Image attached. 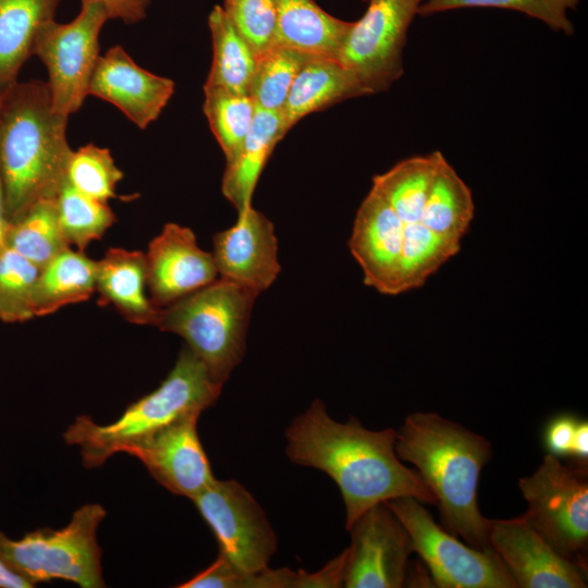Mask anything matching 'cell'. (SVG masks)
<instances>
[{
	"label": "cell",
	"mask_w": 588,
	"mask_h": 588,
	"mask_svg": "<svg viewBox=\"0 0 588 588\" xmlns=\"http://www.w3.org/2000/svg\"><path fill=\"white\" fill-rule=\"evenodd\" d=\"M222 387L185 346L159 387L130 404L118 419L99 425L88 416L76 417L63 439L79 449L86 468H96L174 421L201 414L215 404Z\"/></svg>",
	"instance_id": "cell-4"
},
{
	"label": "cell",
	"mask_w": 588,
	"mask_h": 588,
	"mask_svg": "<svg viewBox=\"0 0 588 588\" xmlns=\"http://www.w3.org/2000/svg\"><path fill=\"white\" fill-rule=\"evenodd\" d=\"M365 95L355 74L338 60L310 57L296 74L281 111L283 132L310 113Z\"/></svg>",
	"instance_id": "cell-20"
},
{
	"label": "cell",
	"mask_w": 588,
	"mask_h": 588,
	"mask_svg": "<svg viewBox=\"0 0 588 588\" xmlns=\"http://www.w3.org/2000/svg\"><path fill=\"white\" fill-rule=\"evenodd\" d=\"M580 421L581 419L571 414H561L551 418L543 431L547 453L556 457L571 458Z\"/></svg>",
	"instance_id": "cell-36"
},
{
	"label": "cell",
	"mask_w": 588,
	"mask_h": 588,
	"mask_svg": "<svg viewBox=\"0 0 588 588\" xmlns=\"http://www.w3.org/2000/svg\"><path fill=\"white\" fill-rule=\"evenodd\" d=\"M66 124L68 118L52 108L46 82H17L2 97L0 177L10 222L37 200L58 196L73 152Z\"/></svg>",
	"instance_id": "cell-3"
},
{
	"label": "cell",
	"mask_w": 588,
	"mask_h": 588,
	"mask_svg": "<svg viewBox=\"0 0 588 588\" xmlns=\"http://www.w3.org/2000/svg\"><path fill=\"white\" fill-rule=\"evenodd\" d=\"M60 1L0 0V98L19 82L40 29L54 20Z\"/></svg>",
	"instance_id": "cell-22"
},
{
	"label": "cell",
	"mask_w": 588,
	"mask_h": 588,
	"mask_svg": "<svg viewBox=\"0 0 588 588\" xmlns=\"http://www.w3.org/2000/svg\"><path fill=\"white\" fill-rule=\"evenodd\" d=\"M148 293L158 308L210 284L218 278L211 253L201 249L194 232L167 223L145 253Z\"/></svg>",
	"instance_id": "cell-16"
},
{
	"label": "cell",
	"mask_w": 588,
	"mask_h": 588,
	"mask_svg": "<svg viewBox=\"0 0 588 588\" xmlns=\"http://www.w3.org/2000/svg\"><path fill=\"white\" fill-rule=\"evenodd\" d=\"M343 587L400 588L407 577L411 536L385 502L365 511L347 530Z\"/></svg>",
	"instance_id": "cell-12"
},
{
	"label": "cell",
	"mask_w": 588,
	"mask_h": 588,
	"mask_svg": "<svg viewBox=\"0 0 588 588\" xmlns=\"http://www.w3.org/2000/svg\"><path fill=\"white\" fill-rule=\"evenodd\" d=\"M309 58L278 45L258 56L248 90L256 107L281 112L296 74Z\"/></svg>",
	"instance_id": "cell-30"
},
{
	"label": "cell",
	"mask_w": 588,
	"mask_h": 588,
	"mask_svg": "<svg viewBox=\"0 0 588 588\" xmlns=\"http://www.w3.org/2000/svg\"><path fill=\"white\" fill-rule=\"evenodd\" d=\"M221 7L257 57L275 45V0H224Z\"/></svg>",
	"instance_id": "cell-35"
},
{
	"label": "cell",
	"mask_w": 588,
	"mask_h": 588,
	"mask_svg": "<svg viewBox=\"0 0 588 588\" xmlns=\"http://www.w3.org/2000/svg\"><path fill=\"white\" fill-rule=\"evenodd\" d=\"M275 45L338 60L352 22L332 16L314 0H275Z\"/></svg>",
	"instance_id": "cell-21"
},
{
	"label": "cell",
	"mask_w": 588,
	"mask_h": 588,
	"mask_svg": "<svg viewBox=\"0 0 588 588\" xmlns=\"http://www.w3.org/2000/svg\"><path fill=\"white\" fill-rule=\"evenodd\" d=\"M39 268L7 247L0 254V320L14 323L34 318L33 292Z\"/></svg>",
	"instance_id": "cell-33"
},
{
	"label": "cell",
	"mask_w": 588,
	"mask_h": 588,
	"mask_svg": "<svg viewBox=\"0 0 588 588\" xmlns=\"http://www.w3.org/2000/svg\"><path fill=\"white\" fill-rule=\"evenodd\" d=\"M473 216L471 192L443 157L422 209L421 223L440 238L461 247Z\"/></svg>",
	"instance_id": "cell-26"
},
{
	"label": "cell",
	"mask_w": 588,
	"mask_h": 588,
	"mask_svg": "<svg viewBox=\"0 0 588 588\" xmlns=\"http://www.w3.org/2000/svg\"><path fill=\"white\" fill-rule=\"evenodd\" d=\"M96 292L98 305H113L134 324L155 326L160 308L149 297L145 253L109 248L97 261Z\"/></svg>",
	"instance_id": "cell-19"
},
{
	"label": "cell",
	"mask_w": 588,
	"mask_h": 588,
	"mask_svg": "<svg viewBox=\"0 0 588 588\" xmlns=\"http://www.w3.org/2000/svg\"><path fill=\"white\" fill-rule=\"evenodd\" d=\"M57 208L61 228L70 245L73 244L79 252L101 238L117 221L108 203L82 194L68 180L58 193Z\"/></svg>",
	"instance_id": "cell-31"
},
{
	"label": "cell",
	"mask_w": 588,
	"mask_h": 588,
	"mask_svg": "<svg viewBox=\"0 0 588 588\" xmlns=\"http://www.w3.org/2000/svg\"><path fill=\"white\" fill-rule=\"evenodd\" d=\"M7 246L39 269L70 248L60 224L57 197L37 200L20 219L10 222Z\"/></svg>",
	"instance_id": "cell-28"
},
{
	"label": "cell",
	"mask_w": 588,
	"mask_h": 588,
	"mask_svg": "<svg viewBox=\"0 0 588 588\" xmlns=\"http://www.w3.org/2000/svg\"><path fill=\"white\" fill-rule=\"evenodd\" d=\"M257 296L219 278L160 308L154 327L183 338L213 379L224 384L243 359L249 317Z\"/></svg>",
	"instance_id": "cell-5"
},
{
	"label": "cell",
	"mask_w": 588,
	"mask_h": 588,
	"mask_svg": "<svg viewBox=\"0 0 588 588\" xmlns=\"http://www.w3.org/2000/svg\"><path fill=\"white\" fill-rule=\"evenodd\" d=\"M348 247L364 272V283L387 295L402 292V222L373 188L359 206Z\"/></svg>",
	"instance_id": "cell-17"
},
{
	"label": "cell",
	"mask_w": 588,
	"mask_h": 588,
	"mask_svg": "<svg viewBox=\"0 0 588 588\" xmlns=\"http://www.w3.org/2000/svg\"><path fill=\"white\" fill-rule=\"evenodd\" d=\"M395 452L433 493L441 526L470 547L492 549L491 519L478 505L480 474L492 455L489 440L437 413L416 412L396 430Z\"/></svg>",
	"instance_id": "cell-2"
},
{
	"label": "cell",
	"mask_w": 588,
	"mask_h": 588,
	"mask_svg": "<svg viewBox=\"0 0 588 588\" xmlns=\"http://www.w3.org/2000/svg\"><path fill=\"white\" fill-rule=\"evenodd\" d=\"M173 93L172 79L140 68L121 46L99 57L88 86V96L110 102L140 130L158 119Z\"/></svg>",
	"instance_id": "cell-18"
},
{
	"label": "cell",
	"mask_w": 588,
	"mask_h": 588,
	"mask_svg": "<svg viewBox=\"0 0 588 588\" xmlns=\"http://www.w3.org/2000/svg\"><path fill=\"white\" fill-rule=\"evenodd\" d=\"M108 13L109 20H120L134 24L146 17L150 0H100Z\"/></svg>",
	"instance_id": "cell-37"
},
{
	"label": "cell",
	"mask_w": 588,
	"mask_h": 588,
	"mask_svg": "<svg viewBox=\"0 0 588 588\" xmlns=\"http://www.w3.org/2000/svg\"><path fill=\"white\" fill-rule=\"evenodd\" d=\"M211 529L219 554L244 572L268 566L278 539L266 513L236 480L215 479L192 500Z\"/></svg>",
	"instance_id": "cell-11"
},
{
	"label": "cell",
	"mask_w": 588,
	"mask_h": 588,
	"mask_svg": "<svg viewBox=\"0 0 588 588\" xmlns=\"http://www.w3.org/2000/svg\"><path fill=\"white\" fill-rule=\"evenodd\" d=\"M25 578L16 574L0 555V588H33Z\"/></svg>",
	"instance_id": "cell-38"
},
{
	"label": "cell",
	"mask_w": 588,
	"mask_h": 588,
	"mask_svg": "<svg viewBox=\"0 0 588 588\" xmlns=\"http://www.w3.org/2000/svg\"><path fill=\"white\" fill-rule=\"evenodd\" d=\"M123 172L107 148L90 143L73 151L66 169L68 182L82 194L108 203L115 198Z\"/></svg>",
	"instance_id": "cell-34"
},
{
	"label": "cell",
	"mask_w": 588,
	"mask_h": 588,
	"mask_svg": "<svg viewBox=\"0 0 588 588\" xmlns=\"http://www.w3.org/2000/svg\"><path fill=\"white\" fill-rule=\"evenodd\" d=\"M489 542L517 588L587 587V568L559 554L522 515L491 519Z\"/></svg>",
	"instance_id": "cell-13"
},
{
	"label": "cell",
	"mask_w": 588,
	"mask_h": 588,
	"mask_svg": "<svg viewBox=\"0 0 588 588\" xmlns=\"http://www.w3.org/2000/svg\"><path fill=\"white\" fill-rule=\"evenodd\" d=\"M580 0H425L418 15L429 16L464 8H500L514 10L543 22L554 32L573 35L575 27L567 12L576 10Z\"/></svg>",
	"instance_id": "cell-32"
},
{
	"label": "cell",
	"mask_w": 588,
	"mask_h": 588,
	"mask_svg": "<svg viewBox=\"0 0 588 588\" xmlns=\"http://www.w3.org/2000/svg\"><path fill=\"white\" fill-rule=\"evenodd\" d=\"M106 514L100 504H85L61 529L39 528L20 539L0 531V555L34 587L54 579L82 588L105 587L96 532Z\"/></svg>",
	"instance_id": "cell-6"
},
{
	"label": "cell",
	"mask_w": 588,
	"mask_h": 588,
	"mask_svg": "<svg viewBox=\"0 0 588 588\" xmlns=\"http://www.w3.org/2000/svg\"><path fill=\"white\" fill-rule=\"evenodd\" d=\"M199 416L187 415L125 452L168 491L191 500L216 479L198 437Z\"/></svg>",
	"instance_id": "cell-14"
},
{
	"label": "cell",
	"mask_w": 588,
	"mask_h": 588,
	"mask_svg": "<svg viewBox=\"0 0 588 588\" xmlns=\"http://www.w3.org/2000/svg\"><path fill=\"white\" fill-rule=\"evenodd\" d=\"M97 261L68 248L40 268L33 292L34 316L86 302L96 292Z\"/></svg>",
	"instance_id": "cell-24"
},
{
	"label": "cell",
	"mask_w": 588,
	"mask_h": 588,
	"mask_svg": "<svg viewBox=\"0 0 588 588\" xmlns=\"http://www.w3.org/2000/svg\"><path fill=\"white\" fill-rule=\"evenodd\" d=\"M109 20L100 0H81L77 16L69 23L54 20L40 29L34 47L48 72L54 111L69 118L79 110L99 59V35Z\"/></svg>",
	"instance_id": "cell-9"
},
{
	"label": "cell",
	"mask_w": 588,
	"mask_h": 588,
	"mask_svg": "<svg viewBox=\"0 0 588 588\" xmlns=\"http://www.w3.org/2000/svg\"><path fill=\"white\" fill-rule=\"evenodd\" d=\"M364 15L352 22L338 61L369 94L387 91L403 75L407 30L425 0H367Z\"/></svg>",
	"instance_id": "cell-10"
},
{
	"label": "cell",
	"mask_w": 588,
	"mask_h": 588,
	"mask_svg": "<svg viewBox=\"0 0 588 588\" xmlns=\"http://www.w3.org/2000/svg\"><path fill=\"white\" fill-rule=\"evenodd\" d=\"M528 507L523 518L562 556L587 568V465L563 464L547 453L536 471L518 481Z\"/></svg>",
	"instance_id": "cell-7"
},
{
	"label": "cell",
	"mask_w": 588,
	"mask_h": 588,
	"mask_svg": "<svg viewBox=\"0 0 588 588\" xmlns=\"http://www.w3.org/2000/svg\"><path fill=\"white\" fill-rule=\"evenodd\" d=\"M10 225V221L7 219L4 211L3 192L0 177V254L8 247L7 246V233Z\"/></svg>",
	"instance_id": "cell-39"
},
{
	"label": "cell",
	"mask_w": 588,
	"mask_h": 588,
	"mask_svg": "<svg viewBox=\"0 0 588 588\" xmlns=\"http://www.w3.org/2000/svg\"><path fill=\"white\" fill-rule=\"evenodd\" d=\"M212 62L204 86L248 94L257 56L231 24L221 5L208 16Z\"/></svg>",
	"instance_id": "cell-27"
},
{
	"label": "cell",
	"mask_w": 588,
	"mask_h": 588,
	"mask_svg": "<svg viewBox=\"0 0 588 588\" xmlns=\"http://www.w3.org/2000/svg\"><path fill=\"white\" fill-rule=\"evenodd\" d=\"M396 430L373 431L356 417L334 420L315 400L285 430V453L301 466L326 473L340 489L345 529L371 506L400 497L436 505V498L416 469L395 452Z\"/></svg>",
	"instance_id": "cell-1"
},
{
	"label": "cell",
	"mask_w": 588,
	"mask_h": 588,
	"mask_svg": "<svg viewBox=\"0 0 588 588\" xmlns=\"http://www.w3.org/2000/svg\"><path fill=\"white\" fill-rule=\"evenodd\" d=\"M1 99H2V98H0V108H1Z\"/></svg>",
	"instance_id": "cell-40"
},
{
	"label": "cell",
	"mask_w": 588,
	"mask_h": 588,
	"mask_svg": "<svg viewBox=\"0 0 588 588\" xmlns=\"http://www.w3.org/2000/svg\"><path fill=\"white\" fill-rule=\"evenodd\" d=\"M440 151L400 161L372 179V187L392 206L403 225L421 223L422 209L438 167Z\"/></svg>",
	"instance_id": "cell-25"
},
{
	"label": "cell",
	"mask_w": 588,
	"mask_h": 588,
	"mask_svg": "<svg viewBox=\"0 0 588 588\" xmlns=\"http://www.w3.org/2000/svg\"><path fill=\"white\" fill-rule=\"evenodd\" d=\"M212 244L218 275L257 295L267 290L280 272L273 224L253 206L238 212L233 226L215 234Z\"/></svg>",
	"instance_id": "cell-15"
},
{
	"label": "cell",
	"mask_w": 588,
	"mask_h": 588,
	"mask_svg": "<svg viewBox=\"0 0 588 588\" xmlns=\"http://www.w3.org/2000/svg\"><path fill=\"white\" fill-rule=\"evenodd\" d=\"M284 135L281 112L256 107L252 127L234 157L226 161L222 177V193L237 212L252 206L261 171Z\"/></svg>",
	"instance_id": "cell-23"
},
{
	"label": "cell",
	"mask_w": 588,
	"mask_h": 588,
	"mask_svg": "<svg viewBox=\"0 0 588 588\" xmlns=\"http://www.w3.org/2000/svg\"><path fill=\"white\" fill-rule=\"evenodd\" d=\"M204 113L225 161L231 160L249 132L256 105L248 94L204 86Z\"/></svg>",
	"instance_id": "cell-29"
},
{
	"label": "cell",
	"mask_w": 588,
	"mask_h": 588,
	"mask_svg": "<svg viewBox=\"0 0 588 588\" xmlns=\"http://www.w3.org/2000/svg\"><path fill=\"white\" fill-rule=\"evenodd\" d=\"M408 531L429 569L433 586L441 588H517L493 549L463 543L438 525L424 503L413 497L385 502Z\"/></svg>",
	"instance_id": "cell-8"
}]
</instances>
